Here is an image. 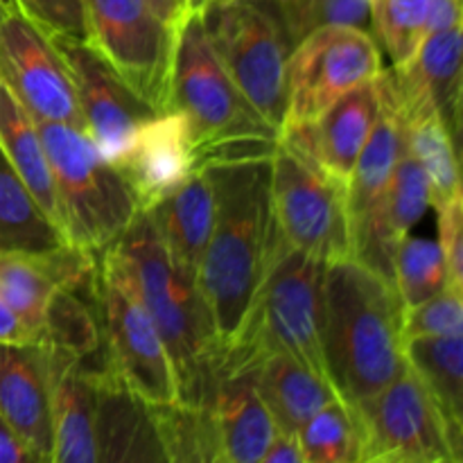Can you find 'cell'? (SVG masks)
I'll return each instance as SVG.
<instances>
[{"label":"cell","mask_w":463,"mask_h":463,"mask_svg":"<svg viewBox=\"0 0 463 463\" xmlns=\"http://www.w3.org/2000/svg\"><path fill=\"white\" fill-rule=\"evenodd\" d=\"M274 149L226 154L199 163L215 194V222L197 285L211 317L217 357L238 342L265 279L274 233Z\"/></svg>","instance_id":"6da1fadb"},{"label":"cell","mask_w":463,"mask_h":463,"mask_svg":"<svg viewBox=\"0 0 463 463\" xmlns=\"http://www.w3.org/2000/svg\"><path fill=\"white\" fill-rule=\"evenodd\" d=\"M402 306L392 280L355 258L326 262L321 355L326 378L353 410L405 369Z\"/></svg>","instance_id":"7a4b0ae2"},{"label":"cell","mask_w":463,"mask_h":463,"mask_svg":"<svg viewBox=\"0 0 463 463\" xmlns=\"http://www.w3.org/2000/svg\"><path fill=\"white\" fill-rule=\"evenodd\" d=\"M125 262L136 294L152 317L175 366L179 402L208 407L215 384L217 344L197 276L167 251L147 211H138L111 244Z\"/></svg>","instance_id":"3957f363"},{"label":"cell","mask_w":463,"mask_h":463,"mask_svg":"<svg viewBox=\"0 0 463 463\" xmlns=\"http://www.w3.org/2000/svg\"><path fill=\"white\" fill-rule=\"evenodd\" d=\"M172 109L193 127L199 163L242 152H271L279 131L251 107L222 66L202 9H185L175 32Z\"/></svg>","instance_id":"277c9868"},{"label":"cell","mask_w":463,"mask_h":463,"mask_svg":"<svg viewBox=\"0 0 463 463\" xmlns=\"http://www.w3.org/2000/svg\"><path fill=\"white\" fill-rule=\"evenodd\" d=\"M324 269V260L289 247L274 224L269 260L251 315L238 342L217 357L215 366L258 364L269 353H288L326 378L321 355Z\"/></svg>","instance_id":"5b68a950"},{"label":"cell","mask_w":463,"mask_h":463,"mask_svg":"<svg viewBox=\"0 0 463 463\" xmlns=\"http://www.w3.org/2000/svg\"><path fill=\"white\" fill-rule=\"evenodd\" d=\"M36 129L52 170L63 235L75 247L102 253L138 213L129 184L86 131L63 122H36Z\"/></svg>","instance_id":"8992f818"},{"label":"cell","mask_w":463,"mask_h":463,"mask_svg":"<svg viewBox=\"0 0 463 463\" xmlns=\"http://www.w3.org/2000/svg\"><path fill=\"white\" fill-rule=\"evenodd\" d=\"M98 312L107 357L129 392L149 407L179 401L165 344L113 247L99 253Z\"/></svg>","instance_id":"52a82bcc"},{"label":"cell","mask_w":463,"mask_h":463,"mask_svg":"<svg viewBox=\"0 0 463 463\" xmlns=\"http://www.w3.org/2000/svg\"><path fill=\"white\" fill-rule=\"evenodd\" d=\"M208 39L233 84L280 131L288 107V36L265 0L203 12Z\"/></svg>","instance_id":"ba28073f"},{"label":"cell","mask_w":463,"mask_h":463,"mask_svg":"<svg viewBox=\"0 0 463 463\" xmlns=\"http://www.w3.org/2000/svg\"><path fill=\"white\" fill-rule=\"evenodd\" d=\"M86 41L156 113L172 109L175 32L143 0H84Z\"/></svg>","instance_id":"9c48e42d"},{"label":"cell","mask_w":463,"mask_h":463,"mask_svg":"<svg viewBox=\"0 0 463 463\" xmlns=\"http://www.w3.org/2000/svg\"><path fill=\"white\" fill-rule=\"evenodd\" d=\"M362 430L360 463H461V448L419 378L402 373L355 407Z\"/></svg>","instance_id":"30bf717a"},{"label":"cell","mask_w":463,"mask_h":463,"mask_svg":"<svg viewBox=\"0 0 463 463\" xmlns=\"http://www.w3.org/2000/svg\"><path fill=\"white\" fill-rule=\"evenodd\" d=\"M271 215L289 247L324 262L353 258L346 190L279 143L271 154Z\"/></svg>","instance_id":"8fae6325"},{"label":"cell","mask_w":463,"mask_h":463,"mask_svg":"<svg viewBox=\"0 0 463 463\" xmlns=\"http://www.w3.org/2000/svg\"><path fill=\"white\" fill-rule=\"evenodd\" d=\"M380 71V43L369 30L353 25L319 27L289 52L283 127L317 120L335 99L375 80Z\"/></svg>","instance_id":"7c38bea8"},{"label":"cell","mask_w":463,"mask_h":463,"mask_svg":"<svg viewBox=\"0 0 463 463\" xmlns=\"http://www.w3.org/2000/svg\"><path fill=\"white\" fill-rule=\"evenodd\" d=\"M0 84L34 122L84 131L71 75L50 34L12 0H0Z\"/></svg>","instance_id":"4fadbf2b"},{"label":"cell","mask_w":463,"mask_h":463,"mask_svg":"<svg viewBox=\"0 0 463 463\" xmlns=\"http://www.w3.org/2000/svg\"><path fill=\"white\" fill-rule=\"evenodd\" d=\"M48 34L71 75L84 131L99 154L118 165L138 127L156 116V111L122 81L89 41L71 34Z\"/></svg>","instance_id":"5bb4252c"},{"label":"cell","mask_w":463,"mask_h":463,"mask_svg":"<svg viewBox=\"0 0 463 463\" xmlns=\"http://www.w3.org/2000/svg\"><path fill=\"white\" fill-rule=\"evenodd\" d=\"M378 109V81L369 80L335 99L317 120L283 127L279 131V145L346 190L357 156L375 125Z\"/></svg>","instance_id":"9a60e30c"},{"label":"cell","mask_w":463,"mask_h":463,"mask_svg":"<svg viewBox=\"0 0 463 463\" xmlns=\"http://www.w3.org/2000/svg\"><path fill=\"white\" fill-rule=\"evenodd\" d=\"M197 167V140L188 118L179 109L156 113L143 122L118 163L138 211H149L170 197Z\"/></svg>","instance_id":"2e32d148"},{"label":"cell","mask_w":463,"mask_h":463,"mask_svg":"<svg viewBox=\"0 0 463 463\" xmlns=\"http://www.w3.org/2000/svg\"><path fill=\"white\" fill-rule=\"evenodd\" d=\"M0 416L39 463H52V357L41 344H0Z\"/></svg>","instance_id":"e0dca14e"},{"label":"cell","mask_w":463,"mask_h":463,"mask_svg":"<svg viewBox=\"0 0 463 463\" xmlns=\"http://www.w3.org/2000/svg\"><path fill=\"white\" fill-rule=\"evenodd\" d=\"M258 364L215 371L208 411L222 463H260L276 434L274 419L258 392Z\"/></svg>","instance_id":"ac0fdd59"},{"label":"cell","mask_w":463,"mask_h":463,"mask_svg":"<svg viewBox=\"0 0 463 463\" xmlns=\"http://www.w3.org/2000/svg\"><path fill=\"white\" fill-rule=\"evenodd\" d=\"M461 23L420 41L414 57L392 71L402 107L430 104L452 138L461 134Z\"/></svg>","instance_id":"d6986e66"},{"label":"cell","mask_w":463,"mask_h":463,"mask_svg":"<svg viewBox=\"0 0 463 463\" xmlns=\"http://www.w3.org/2000/svg\"><path fill=\"white\" fill-rule=\"evenodd\" d=\"M48 351V348H45ZM50 353V351H48ZM52 357V463H98V369L107 357Z\"/></svg>","instance_id":"ffe728a7"},{"label":"cell","mask_w":463,"mask_h":463,"mask_svg":"<svg viewBox=\"0 0 463 463\" xmlns=\"http://www.w3.org/2000/svg\"><path fill=\"white\" fill-rule=\"evenodd\" d=\"M380 93V109L375 125L357 156L346 185V211L351 233H355L371 217L380 199L387 193L396 163L405 152V120L401 99L393 86L392 71H380L375 77Z\"/></svg>","instance_id":"44dd1931"},{"label":"cell","mask_w":463,"mask_h":463,"mask_svg":"<svg viewBox=\"0 0 463 463\" xmlns=\"http://www.w3.org/2000/svg\"><path fill=\"white\" fill-rule=\"evenodd\" d=\"M98 463L167 461L154 423L152 407L129 392L109 357L98 369V414H95Z\"/></svg>","instance_id":"7402d4cb"},{"label":"cell","mask_w":463,"mask_h":463,"mask_svg":"<svg viewBox=\"0 0 463 463\" xmlns=\"http://www.w3.org/2000/svg\"><path fill=\"white\" fill-rule=\"evenodd\" d=\"M147 213L172 258L197 276L215 222V194L206 172L197 167L170 197Z\"/></svg>","instance_id":"603a6c76"},{"label":"cell","mask_w":463,"mask_h":463,"mask_svg":"<svg viewBox=\"0 0 463 463\" xmlns=\"http://www.w3.org/2000/svg\"><path fill=\"white\" fill-rule=\"evenodd\" d=\"M258 392L280 432H298L328 401L337 398L324 375L288 353H269L258 364Z\"/></svg>","instance_id":"cb8c5ba5"},{"label":"cell","mask_w":463,"mask_h":463,"mask_svg":"<svg viewBox=\"0 0 463 463\" xmlns=\"http://www.w3.org/2000/svg\"><path fill=\"white\" fill-rule=\"evenodd\" d=\"M0 152L30 190L41 211L63 233L52 170L36 122L3 84H0Z\"/></svg>","instance_id":"d4e9b609"},{"label":"cell","mask_w":463,"mask_h":463,"mask_svg":"<svg viewBox=\"0 0 463 463\" xmlns=\"http://www.w3.org/2000/svg\"><path fill=\"white\" fill-rule=\"evenodd\" d=\"M402 357L423 383L457 446L463 443V335L416 337L402 342Z\"/></svg>","instance_id":"484cf974"},{"label":"cell","mask_w":463,"mask_h":463,"mask_svg":"<svg viewBox=\"0 0 463 463\" xmlns=\"http://www.w3.org/2000/svg\"><path fill=\"white\" fill-rule=\"evenodd\" d=\"M405 120V149L423 167L432 190V206L439 208L461 197L457 140L443 125L439 113L430 104L402 107Z\"/></svg>","instance_id":"4316f807"},{"label":"cell","mask_w":463,"mask_h":463,"mask_svg":"<svg viewBox=\"0 0 463 463\" xmlns=\"http://www.w3.org/2000/svg\"><path fill=\"white\" fill-rule=\"evenodd\" d=\"M68 244L0 152V253H45Z\"/></svg>","instance_id":"83f0119b"},{"label":"cell","mask_w":463,"mask_h":463,"mask_svg":"<svg viewBox=\"0 0 463 463\" xmlns=\"http://www.w3.org/2000/svg\"><path fill=\"white\" fill-rule=\"evenodd\" d=\"M39 344L54 355L71 360H89L104 353L98 292L81 294L57 289L45 307Z\"/></svg>","instance_id":"f1b7e54d"},{"label":"cell","mask_w":463,"mask_h":463,"mask_svg":"<svg viewBox=\"0 0 463 463\" xmlns=\"http://www.w3.org/2000/svg\"><path fill=\"white\" fill-rule=\"evenodd\" d=\"M297 437L303 463H360L362 459L360 419L339 396L317 410Z\"/></svg>","instance_id":"f546056e"},{"label":"cell","mask_w":463,"mask_h":463,"mask_svg":"<svg viewBox=\"0 0 463 463\" xmlns=\"http://www.w3.org/2000/svg\"><path fill=\"white\" fill-rule=\"evenodd\" d=\"M154 423L167 461H217V441L208 407L184 402L152 407Z\"/></svg>","instance_id":"4dcf8cb0"},{"label":"cell","mask_w":463,"mask_h":463,"mask_svg":"<svg viewBox=\"0 0 463 463\" xmlns=\"http://www.w3.org/2000/svg\"><path fill=\"white\" fill-rule=\"evenodd\" d=\"M393 285L402 306L411 307L428 301L448 285V267L437 240L407 233L393 253Z\"/></svg>","instance_id":"1f68e13d"},{"label":"cell","mask_w":463,"mask_h":463,"mask_svg":"<svg viewBox=\"0 0 463 463\" xmlns=\"http://www.w3.org/2000/svg\"><path fill=\"white\" fill-rule=\"evenodd\" d=\"M288 36L289 48L319 27L353 25L371 30V0H265Z\"/></svg>","instance_id":"d6a6232c"},{"label":"cell","mask_w":463,"mask_h":463,"mask_svg":"<svg viewBox=\"0 0 463 463\" xmlns=\"http://www.w3.org/2000/svg\"><path fill=\"white\" fill-rule=\"evenodd\" d=\"M434 0H371V30L387 50L393 68L405 66L428 36Z\"/></svg>","instance_id":"836d02e7"},{"label":"cell","mask_w":463,"mask_h":463,"mask_svg":"<svg viewBox=\"0 0 463 463\" xmlns=\"http://www.w3.org/2000/svg\"><path fill=\"white\" fill-rule=\"evenodd\" d=\"M463 335V292L446 288L402 312V342L416 337Z\"/></svg>","instance_id":"e575fe53"},{"label":"cell","mask_w":463,"mask_h":463,"mask_svg":"<svg viewBox=\"0 0 463 463\" xmlns=\"http://www.w3.org/2000/svg\"><path fill=\"white\" fill-rule=\"evenodd\" d=\"M36 25L52 34L86 39L84 0H12Z\"/></svg>","instance_id":"d590c367"},{"label":"cell","mask_w":463,"mask_h":463,"mask_svg":"<svg viewBox=\"0 0 463 463\" xmlns=\"http://www.w3.org/2000/svg\"><path fill=\"white\" fill-rule=\"evenodd\" d=\"M439 247L448 267V285L463 292V203L461 197L437 208Z\"/></svg>","instance_id":"8d00e7d4"},{"label":"cell","mask_w":463,"mask_h":463,"mask_svg":"<svg viewBox=\"0 0 463 463\" xmlns=\"http://www.w3.org/2000/svg\"><path fill=\"white\" fill-rule=\"evenodd\" d=\"M0 344H12V346L39 344V335L3 298H0Z\"/></svg>","instance_id":"74e56055"},{"label":"cell","mask_w":463,"mask_h":463,"mask_svg":"<svg viewBox=\"0 0 463 463\" xmlns=\"http://www.w3.org/2000/svg\"><path fill=\"white\" fill-rule=\"evenodd\" d=\"M260 463H303V450L297 432H280V430H276Z\"/></svg>","instance_id":"f35d334b"},{"label":"cell","mask_w":463,"mask_h":463,"mask_svg":"<svg viewBox=\"0 0 463 463\" xmlns=\"http://www.w3.org/2000/svg\"><path fill=\"white\" fill-rule=\"evenodd\" d=\"M0 463H39L3 416H0Z\"/></svg>","instance_id":"ab89813d"},{"label":"cell","mask_w":463,"mask_h":463,"mask_svg":"<svg viewBox=\"0 0 463 463\" xmlns=\"http://www.w3.org/2000/svg\"><path fill=\"white\" fill-rule=\"evenodd\" d=\"M143 3L147 5V7L152 9V12L156 14V16L161 18L165 25H170V27L179 25L181 16H184V9L179 7V3H176V0H143Z\"/></svg>","instance_id":"60d3db41"},{"label":"cell","mask_w":463,"mask_h":463,"mask_svg":"<svg viewBox=\"0 0 463 463\" xmlns=\"http://www.w3.org/2000/svg\"><path fill=\"white\" fill-rule=\"evenodd\" d=\"M238 3H251V0H190L188 9L194 7L206 12V9H213V7H229V5H238Z\"/></svg>","instance_id":"b9f144b4"},{"label":"cell","mask_w":463,"mask_h":463,"mask_svg":"<svg viewBox=\"0 0 463 463\" xmlns=\"http://www.w3.org/2000/svg\"><path fill=\"white\" fill-rule=\"evenodd\" d=\"M176 3H179V7L184 9V14H185V9H188V3H190V0H176Z\"/></svg>","instance_id":"7bdbcfd3"}]
</instances>
